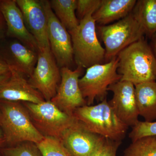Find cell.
<instances>
[{"label": "cell", "instance_id": "obj_1", "mask_svg": "<svg viewBox=\"0 0 156 156\" xmlns=\"http://www.w3.org/2000/svg\"><path fill=\"white\" fill-rule=\"evenodd\" d=\"M120 81L136 86L156 80V59L151 45L142 38L123 49L117 56Z\"/></svg>", "mask_w": 156, "mask_h": 156}, {"label": "cell", "instance_id": "obj_2", "mask_svg": "<svg viewBox=\"0 0 156 156\" xmlns=\"http://www.w3.org/2000/svg\"><path fill=\"white\" fill-rule=\"evenodd\" d=\"M0 128L8 147L26 141L37 144L44 138L34 126L22 102L0 100Z\"/></svg>", "mask_w": 156, "mask_h": 156}, {"label": "cell", "instance_id": "obj_3", "mask_svg": "<svg viewBox=\"0 0 156 156\" xmlns=\"http://www.w3.org/2000/svg\"><path fill=\"white\" fill-rule=\"evenodd\" d=\"M73 116L89 131L114 141L122 142L129 127L118 118L106 98L96 105L79 108Z\"/></svg>", "mask_w": 156, "mask_h": 156}, {"label": "cell", "instance_id": "obj_4", "mask_svg": "<svg viewBox=\"0 0 156 156\" xmlns=\"http://www.w3.org/2000/svg\"><path fill=\"white\" fill-rule=\"evenodd\" d=\"M93 13L87 14L79 25L69 31L72 42L74 60L78 67L89 68L105 61V49L98 41Z\"/></svg>", "mask_w": 156, "mask_h": 156}, {"label": "cell", "instance_id": "obj_5", "mask_svg": "<svg viewBox=\"0 0 156 156\" xmlns=\"http://www.w3.org/2000/svg\"><path fill=\"white\" fill-rule=\"evenodd\" d=\"M105 46V61L115 58L128 46L143 38L144 31L133 13L110 25L101 26L98 28Z\"/></svg>", "mask_w": 156, "mask_h": 156}, {"label": "cell", "instance_id": "obj_6", "mask_svg": "<svg viewBox=\"0 0 156 156\" xmlns=\"http://www.w3.org/2000/svg\"><path fill=\"white\" fill-rule=\"evenodd\" d=\"M117 57L105 63L92 66L79 80V87L87 105H92L95 100L102 101L106 98L109 87L121 80L118 73Z\"/></svg>", "mask_w": 156, "mask_h": 156}, {"label": "cell", "instance_id": "obj_7", "mask_svg": "<svg viewBox=\"0 0 156 156\" xmlns=\"http://www.w3.org/2000/svg\"><path fill=\"white\" fill-rule=\"evenodd\" d=\"M37 130L44 137L60 139L64 131L76 120L59 109L50 101L34 104L23 102Z\"/></svg>", "mask_w": 156, "mask_h": 156}, {"label": "cell", "instance_id": "obj_8", "mask_svg": "<svg viewBox=\"0 0 156 156\" xmlns=\"http://www.w3.org/2000/svg\"><path fill=\"white\" fill-rule=\"evenodd\" d=\"M61 73L50 49L39 50L38 59L29 83L49 101L56 95L61 81Z\"/></svg>", "mask_w": 156, "mask_h": 156}, {"label": "cell", "instance_id": "obj_9", "mask_svg": "<svg viewBox=\"0 0 156 156\" xmlns=\"http://www.w3.org/2000/svg\"><path fill=\"white\" fill-rule=\"evenodd\" d=\"M42 2L48 21L50 50L59 67L69 68L74 61L70 35L54 14L50 1Z\"/></svg>", "mask_w": 156, "mask_h": 156}, {"label": "cell", "instance_id": "obj_10", "mask_svg": "<svg viewBox=\"0 0 156 156\" xmlns=\"http://www.w3.org/2000/svg\"><path fill=\"white\" fill-rule=\"evenodd\" d=\"M83 68L77 67L60 69L61 81L56 95L50 101L66 114L73 116L76 109L87 105L79 87V81Z\"/></svg>", "mask_w": 156, "mask_h": 156}, {"label": "cell", "instance_id": "obj_11", "mask_svg": "<svg viewBox=\"0 0 156 156\" xmlns=\"http://www.w3.org/2000/svg\"><path fill=\"white\" fill-rule=\"evenodd\" d=\"M113 93L108 101L115 113L128 127H133L139 121V112L135 93V86L131 82L119 81L109 87Z\"/></svg>", "mask_w": 156, "mask_h": 156}, {"label": "cell", "instance_id": "obj_12", "mask_svg": "<svg viewBox=\"0 0 156 156\" xmlns=\"http://www.w3.org/2000/svg\"><path fill=\"white\" fill-rule=\"evenodd\" d=\"M104 139L89 131L76 119L64 131L59 140L73 156H91Z\"/></svg>", "mask_w": 156, "mask_h": 156}, {"label": "cell", "instance_id": "obj_13", "mask_svg": "<svg viewBox=\"0 0 156 156\" xmlns=\"http://www.w3.org/2000/svg\"><path fill=\"white\" fill-rule=\"evenodd\" d=\"M22 12L26 27L35 39L39 50L50 49L47 16L42 1L16 0Z\"/></svg>", "mask_w": 156, "mask_h": 156}, {"label": "cell", "instance_id": "obj_14", "mask_svg": "<svg viewBox=\"0 0 156 156\" xmlns=\"http://www.w3.org/2000/svg\"><path fill=\"white\" fill-rule=\"evenodd\" d=\"M0 9L6 23V35L38 52V45L26 27L16 0H0Z\"/></svg>", "mask_w": 156, "mask_h": 156}, {"label": "cell", "instance_id": "obj_15", "mask_svg": "<svg viewBox=\"0 0 156 156\" xmlns=\"http://www.w3.org/2000/svg\"><path fill=\"white\" fill-rule=\"evenodd\" d=\"M10 77L0 87V100L34 104L45 101L21 73L10 67Z\"/></svg>", "mask_w": 156, "mask_h": 156}, {"label": "cell", "instance_id": "obj_16", "mask_svg": "<svg viewBox=\"0 0 156 156\" xmlns=\"http://www.w3.org/2000/svg\"><path fill=\"white\" fill-rule=\"evenodd\" d=\"M5 53L0 56L10 67L30 77L37 61L38 52L15 40L9 44Z\"/></svg>", "mask_w": 156, "mask_h": 156}, {"label": "cell", "instance_id": "obj_17", "mask_svg": "<svg viewBox=\"0 0 156 156\" xmlns=\"http://www.w3.org/2000/svg\"><path fill=\"white\" fill-rule=\"evenodd\" d=\"M136 0H102V3L92 15L96 23L106 25L122 19L132 12Z\"/></svg>", "mask_w": 156, "mask_h": 156}, {"label": "cell", "instance_id": "obj_18", "mask_svg": "<svg viewBox=\"0 0 156 156\" xmlns=\"http://www.w3.org/2000/svg\"><path fill=\"white\" fill-rule=\"evenodd\" d=\"M134 86L139 115L143 117L146 122H154L156 120V81Z\"/></svg>", "mask_w": 156, "mask_h": 156}, {"label": "cell", "instance_id": "obj_19", "mask_svg": "<svg viewBox=\"0 0 156 156\" xmlns=\"http://www.w3.org/2000/svg\"><path fill=\"white\" fill-rule=\"evenodd\" d=\"M144 34L151 38L156 33V0H139L132 11Z\"/></svg>", "mask_w": 156, "mask_h": 156}, {"label": "cell", "instance_id": "obj_20", "mask_svg": "<svg viewBox=\"0 0 156 156\" xmlns=\"http://www.w3.org/2000/svg\"><path fill=\"white\" fill-rule=\"evenodd\" d=\"M50 3L56 17L68 31L79 25L80 20L76 14L77 0H52Z\"/></svg>", "mask_w": 156, "mask_h": 156}, {"label": "cell", "instance_id": "obj_21", "mask_svg": "<svg viewBox=\"0 0 156 156\" xmlns=\"http://www.w3.org/2000/svg\"><path fill=\"white\" fill-rule=\"evenodd\" d=\"M122 156H156V136H144L132 141Z\"/></svg>", "mask_w": 156, "mask_h": 156}, {"label": "cell", "instance_id": "obj_22", "mask_svg": "<svg viewBox=\"0 0 156 156\" xmlns=\"http://www.w3.org/2000/svg\"><path fill=\"white\" fill-rule=\"evenodd\" d=\"M43 156H73L65 147L60 140L53 137H44L36 144Z\"/></svg>", "mask_w": 156, "mask_h": 156}, {"label": "cell", "instance_id": "obj_23", "mask_svg": "<svg viewBox=\"0 0 156 156\" xmlns=\"http://www.w3.org/2000/svg\"><path fill=\"white\" fill-rule=\"evenodd\" d=\"M0 153L4 156H43L36 144L30 141L3 147L0 149Z\"/></svg>", "mask_w": 156, "mask_h": 156}, {"label": "cell", "instance_id": "obj_24", "mask_svg": "<svg viewBox=\"0 0 156 156\" xmlns=\"http://www.w3.org/2000/svg\"><path fill=\"white\" fill-rule=\"evenodd\" d=\"M156 136V122L138 121L132 127L129 137L132 141L146 136Z\"/></svg>", "mask_w": 156, "mask_h": 156}, {"label": "cell", "instance_id": "obj_25", "mask_svg": "<svg viewBox=\"0 0 156 156\" xmlns=\"http://www.w3.org/2000/svg\"><path fill=\"white\" fill-rule=\"evenodd\" d=\"M102 3V0H77L76 14L80 20L89 13L97 11Z\"/></svg>", "mask_w": 156, "mask_h": 156}, {"label": "cell", "instance_id": "obj_26", "mask_svg": "<svg viewBox=\"0 0 156 156\" xmlns=\"http://www.w3.org/2000/svg\"><path fill=\"white\" fill-rule=\"evenodd\" d=\"M122 144L105 138L100 146L91 156H116L117 150Z\"/></svg>", "mask_w": 156, "mask_h": 156}, {"label": "cell", "instance_id": "obj_27", "mask_svg": "<svg viewBox=\"0 0 156 156\" xmlns=\"http://www.w3.org/2000/svg\"><path fill=\"white\" fill-rule=\"evenodd\" d=\"M10 72V66L0 56V76L8 74Z\"/></svg>", "mask_w": 156, "mask_h": 156}, {"label": "cell", "instance_id": "obj_28", "mask_svg": "<svg viewBox=\"0 0 156 156\" xmlns=\"http://www.w3.org/2000/svg\"><path fill=\"white\" fill-rule=\"evenodd\" d=\"M6 25L5 21L2 11L0 9V39L5 33L6 34Z\"/></svg>", "mask_w": 156, "mask_h": 156}, {"label": "cell", "instance_id": "obj_29", "mask_svg": "<svg viewBox=\"0 0 156 156\" xmlns=\"http://www.w3.org/2000/svg\"><path fill=\"white\" fill-rule=\"evenodd\" d=\"M151 39V43L150 45L156 59V33L153 36Z\"/></svg>", "mask_w": 156, "mask_h": 156}, {"label": "cell", "instance_id": "obj_30", "mask_svg": "<svg viewBox=\"0 0 156 156\" xmlns=\"http://www.w3.org/2000/svg\"><path fill=\"white\" fill-rule=\"evenodd\" d=\"M10 75H11V73L10 72L8 74L0 76V87L9 79Z\"/></svg>", "mask_w": 156, "mask_h": 156}, {"label": "cell", "instance_id": "obj_31", "mask_svg": "<svg viewBox=\"0 0 156 156\" xmlns=\"http://www.w3.org/2000/svg\"><path fill=\"white\" fill-rule=\"evenodd\" d=\"M5 141L3 136L2 131L0 128V149L3 147V146L5 145Z\"/></svg>", "mask_w": 156, "mask_h": 156}, {"label": "cell", "instance_id": "obj_32", "mask_svg": "<svg viewBox=\"0 0 156 156\" xmlns=\"http://www.w3.org/2000/svg\"><path fill=\"white\" fill-rule=\"evenodd\" d=\"M0 156H4L1 153H0Z\"/></svg>", "mask_w": 156, "mask_h": 156}, {"label": "cell", "instance_id": "obj_33", "mask_svg": "<svg viewBox=\"0 0 156 156\" xmlns=\"http://www.w3.org/2000/svg\"><path fill=\"white\" fill-rule=\"evenodd\" d=\"M0 116H1V112H0Z\"/></svg>", "mask_w": 156, "mask_h": 156}]
</instances>
